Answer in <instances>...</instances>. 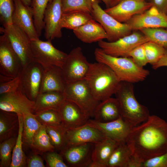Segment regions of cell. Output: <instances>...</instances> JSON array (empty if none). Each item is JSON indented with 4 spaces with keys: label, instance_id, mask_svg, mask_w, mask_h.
Instances as JSON below:
<instances>
[{
    "label": "cell",
    "instance_id": "cell-43",
    "mask_svg": "<svg viewBox=\"0 0 167 167\" xmlns=\"http://www.w3.org/2000/svg\"><path fill=\"white\" fill-rule=\"evenodd\" d=\"M142 167H167V151L161 155L144 161Z\"/></svg>",
    "mask_w": 167,
    "mask_h": 167
},
{
    "label": "cell",
    "instance_id": "cell-53",
    "mask_svg": "<svg viewBox=\"0 0 167 167\" xmlns=\"http://www.w3.org/2000/svg\"><path fill=\"white\" fill-rule=\"evenodd\" d=\"M150 1H151V0H150Z\"/></svg>",
    "mask_w": 167,
    "mask_h": 167
},
{
    "label": "cell",
    "instance_id": "cell-3",
    "mask_svg": "<svg viewBox=\"0 0 167 167\" xmlns=\"http://www.w3.org/2000/svg\"><path fill=\"white\" fill-rule=\"evenodd\" d=\"M94 54L97 62L109 66L121 82L134 84L143 81L149 74V70L138 66L131 57L112 56L100 48H96Z\"/></svg>",
    "mask_w": 167,
    "mask_h": 167
},
{
    "label": "cell",
    "instance_id": "cell-14",
    "mask_svg": "<svg viewBox=\"0 0 167 167\" xmlns=\"http://www.w3.org/2000/svg\"><path fill=\"white\" fill-rule=\"evenodd\" d=\"M23 68L20 62L4 35L0 36V74L13 78Z\"/></svg>",
    "mask_w": 167,
    "mask_h": 167
},
{
    "label": "cell",
    "instance_id": "cell-34",
    "mask_svg": "<svg viewBox=\"0 0 167 167\" xmlns=\"http://www.w3.org/2000/svg\"><path fill=\"white\" fill-rule=\"evenodd\" d=\"M45 127L51 143L55 150L61 152L67 145L65 136L66 130L61 125Z\"/></svg>",
    "mask_w": 167,
    "mask_h": 167
},
{
    "label": "cell",
    "instance_id": "cell-32",
    "mask_svg": "<svg viewBox=\"0 0 167 167\" xmlns=\"http://www.w3.org/2000/svg\"><path fill=\"white\" fill-rule=\"evenodd\" d=\"M53 0H31L32 9L35 28L40 37L44 28V14L48 5Z\"/></svg>",
    "mask_w": 167,
    "mask_h": 167
},
{
    "label": "cell",
    "instance_id": "cell-38",
    "mask_svg": "<svg viewBox=\"0 0 167 167\" xmlns=\"http://www.w3.org/2000/svg\"><path fill=\"white\" fill-rule=\"evenodd\" d=\"M143 45L148 63L153 66L162 57L165 47L150 41L144 43Z\"/></svg>",
    "mask_w": 167,
    "mask_h": 167
},
{
    "label": "cell",
    "instance_id": "cell-46",
    "mask_svg": "<svg viewBox=\"0 0 167 167\" xmlns=\"http://www.w3.org/2000/svg\"><path fill=\"white\" fill-rule=\"evenodd\" d=\"M153 6L167 15V0H151Z\"/></svg>",
    "mask_w": 167,
    "mask_h": 167
},
{
    "label": "cell",
    "instance_id": "cell-21",
    "mask_svg": "<svg viewBox=\"0 0 167 167\" xmlns=\"http://www.w3.org/2000/svg\"><path fill=\"white\" fill-rule=\"evenodd\" d=\"M65 136L67 145L95 144L106 138L98 129L88 123L76 128L66 130Z\"/></svg>",
    "mask_w": 167,
    "mask_h": 167
},
{
    "label": "cell",
    "instance_id": "cell-15",
    "mask_svg": "<svg viewBox=\"0 0 167 167\" xmlns=\"http://www.w3.org/2000/svg\"><path fill=\"white\" fill-rule=\"evenodd\" d=\"M87 123L98 129L105 137L112 139L119 143H126L132 128L122 117L106 122H100L90 119Z\"/></svg>",
    "mask_w": 167,
    "mask_h": 167
},
{
    "label": "cell",
    "instance_id": "cell-41",
    "mask_svg": "<svg viewBox=\"0 0 167 167\" xmlns=\"http://www.w3.org/2000/svg\"><path fill=\"white\" fill-rule=\"evenodd\" d=\"M45 159L49 167H67L68 165L64 161L61 153L54 151L45 153Z\"/></svg>",
    "mask_w": 167,
    "mask_h": 167
},
{
    "label": "cell",
    "instance_id": "cell-47",
    "mask_svg": "<svg viewBox=\"0 0 167 167\" xmlns=\"http://www.w3.org/2000/svg\"><path fill=\"white\" fill-rule=\"evenodd\" d=\"M167 67V47H165L164 53L159 61L152 66V68L156 69L162 67Z\"/></svg>",
    "mask_w": 167,
    "mask_h": 167
},
{
    "label": "cell",
    "instance_id": "cell-16",
    "mask_svg": "<svg viewBox=\"0 0 167 167\" xmlns=\"http://www.w3.org/2000/svg\"><path fill=\"white\" fill-rule=\"evenodd\" d=\"M94 143L67 145L60 152L68 165L75 167H89L92 161Z\"/></svg>",
    "mask_w": 167,
    "mask_h": 167
},
{
    "label": "cell",
    "instance_id": "cell-10",
    "mask_svg": "<svg viewBox=\"0 0 167 167\" xmlns=\"http://www.w3.org/2000/svg\"><path fill=\"white\" fill-rule=\"evenodd\" d=\"M89 66L81 47L72 49L62 68L66 84L85 79Z\"/></svg>",
    "mask_w": 167,
    "mask_h": 167
},
{
    "label": "cell",
    "instance_id": "cell-39",
    "mask_svg": "<svg viewBox=\"0 0 167 167\" xmlns=\"http://www.w3.org/2000/svg\"><path fill=\"white\" fill-rule=\"evenodd\" d=\"M34 114L36 119L45 126L61 125V117L58 110L50 109Z\"/></svg>",
    "mask_w": 167,
    "mask_h": 167
},
{
    "label": "cell",
    "instance_id": "cell-13",
    "mask_svg": "<svg viewBox=\"0 0 167 167\" xmlns=\"http://www.w3.org/2000/svg\"><path fill=\"white\" fill-rule=\"evenodd\" d=\"M126 23L132 30L146 28H167V15L153 5L142 13L134 15Z\"/></svg>",
    "mask_w": 167,
    "mask_h": 167
},
{
    "label": "cell",
    "instance_id": "cell-22",
    "mask_svg": "<svg viewBox=\"0 0 167 167\" xmlns=\"http://www.w3.org/2000/svg\"><path fill=\"white\" fill-rule=\"evenodd\" d=\"M66 84L61 68L53 66L44 69L40 93L49 91L63 92Z\"/></svg>",
    "mask_w": 167,
    "mask_h": 167
},
{
    "label": "cell",
    "instance_id": "cell-27",
    "mask_svg": "<svg viewBox=\"0 0 167 167\" xmlns=\"http://www.w3.org/2000/svg\"><path fill=\"white\" fill-rule=\"evenodd\" d=\"M18 114L0 110V142L17 136L19 130Z\"/></svg>",
    "mask_w": 167,
    "mask_h": 167
},
{
    "label": "cell",
    "instance_id": "cell-49",
    "mask_svg": "<svg viewBox=\"0 0 167 167\" xmlns=\"http://www.w3.org/2000/svg\"><path fill=\"white\" fill-rule=\"evenodd\" d=\"M14 78L0 74V84L7 82Z\"/></svg>",
    "mask_w": 167,
    "mask_h": 167
},
{
    "label": "cell",
    "instance_id": "cell-45",
    "mask_svg": "<svg viewBox=\"0 0 167 167\" xmlns=\"http://www.w3.org/2000/svg\"><path fill=\"white\" fill-rule=\"evenodd\" d=\"M27 167H44L43 161L37 154H34L27 159Z\"/></svg>",
    "mask_w": 167,
    "mask_h": 167
},
{
    "label": "cell",
    "instance_id": "cell-50",
    "mask_svg": "<svg viewBox=\"0 0 167 167\" xmlns=\"http://www.w3.org/2000/svg\"><path fill=\"white\" fill-rule=\"evenodd\" d=\"M102 1L105 4L107 8L112 6V4L114 0H99Z\"/></svg>",
    "mask_w": 167,
    "mask_h": 167
},
{
    "label": "cell",
    "instance_id": "cell-26",
    "mask_svg": "<svg viewBox=\"0 0 167 167\" xmlns=\"http://www.w3.org/2000/svg\"><path fill=\"white\" fill-rule=\"evenodd\" d=\"M66 99L64 94L59 91L40 93L35 100L33 113L50 109L58 110Z\"/></svg>",
    "mask_w": 167,
    "mask_h": 167
},
{
    "label": "cell",
    "instance_id": "cell-8",
    "mask_svg": "<svg viewBox=\"0 0 167 167\" xmlns=\"http://www.w3.org/2000/svg\"><path fill=\"white\" fill-rule=\"evenodd\" d=\"M92 1V10L91 14L105 30L109 42L116 41L131 33L132 30L128 24L118 22L101 8L99 0Z\"/></svg>",
    "mask_w": 167,
    "mask_h": 167
},
{
    "label": "cell",
    "instance_id": "cell-42",
    "mask_svg": "<svg viewBox=\"0 0 167 167\" xmlns=\"http://www.w3.org/2000/svg\"><path fill=\"white\" fill-rule=\"evenodd\" d=\"M129 57L139 66L143 67L148 63L143 44L134 48L130 53Z\"/></svg>",
    "mask_w": 167,
    "mask_h": 167
},
{
    "label": "cell",
    "instance_id": "cell-30",
    "mask_svg": "<svg viewBox=\"0 0 167 167\" xmlns=\"http://www.w3.org/2000/svg\"><path fill=\"white\" fill-rule=\"evenodd\" d=\"M132 152L126 143H119L112 154L107 167H126Z\"/></svg>",
    "mask_w": 167,
    "mask_h": 167
},
{
    "label": "cell",
    "instance_id": "cell-25",
    "mask_svg": "<svg viewBox=\"0 0 167 167\" xmlns=\"http://www.w3.org/2000/svg\"><path fill=\"white\" fill-rule=\"evenodd\" d=\"M118 144L116 141L106 137L95 143L92 155V161L89 167H107L108 161Z\"/></svg>",
    "mask_w": 167,
    "mask_h": 167
},
{
    "label": "cell",
    "instance_id": "cell-44",
    "mask_svg": "<svg viewBox=\"0 0 167 167\" xmlns=\"http://www.w3.org/2000/svg\"><path fill=\"white\" fill-rule=\"evenodd\" d=\"M19 76L7 82L0 84V95L15 91L20 88Z\"/></svg>",
    "mask_w": 167,
    "mask_h": 167
},
{
    "label": "cell",
    "instance_id": "cell-36",
    "mask_svg": "<svg viewBox=\"0 0 167 167\" xmlns=\"http://www.w3.org/2000/svg\"><path fill=\"white\" fill-rule=\"evenodd\" d=\"M149 40L164 47H167V28H146L139 30Z\"/></svg>",
    "mask_w": 167,
    "mask_h": 167
},
{
    "label": "cell",
    "instance_id": "cell-19",
    "mask_svg": "<svg viewBox=\"0 0 167 167\" xmlns=\"http://www.w3.org/2000/svg\"><path fill=\"white\" fill-rule=\"evenodd\" d=\"M13 0L15 10L12 16V24L23 31L31 41L39 39L30 6L24 4L21 0Z\"/></svg>",
    "mask_w": 167,
    "mask_h": 167
},
{
    "label": "cell",
    "instance_id": "cell-31",
    "mask_svg": "<svg viewBox=\"0 0 167 167\" xmlns=\"http://www.w3.org/2000/svg\"><path fill=\"white\" fill-rule=\"evenodd\" d=\"M24 130L23 134V143L30 147L35 135L43 126L36 118L32 113H28L23 115Z\"/></svg>",
    "mask_w": 167,
    "mask_h": 167
},
{
    "label": "cell",
    "instance_id": "cell-52",
    "mask_svg": "<svg viewBox=\"0 0 167 167\" xmlns=\"http://www.w3.org/2000/svg\"><path fill=\"white\" fill-rule=\"evenodd\" d=\"M121 0H114L112 4V6H113L118 3Z\"/></svg>",
    "mask_w": 167,
    "mask_h": 167
},
{
    "label": "cell",
    "instance_id": "cell-51",
    "mask_svg": "<svg viewBox=\"0 0 167 167\" xmlns=\"http://www.w3.org/2000/svg\"><path fill=\"white\" fill-rule=\"evenodd\" d=\"M24 3L25 5L30 6L31 0H21Z\"/></svg>",
    "mask_w": 167,
    "mask_h": 167
},
{
    "label": "cell",
    "instance_id": "cell-48",
    "mask_svg": "<svg viewBox=\"0 0 167 167\" xmlns=\"http://www.w3.org/2000/svg\"><path fill=\"white\" fill-rule=\"evenodd\" d=\"M143 162L132 155L128 161L126 167H142Z\"/></svg>",
    "mask_w": 167,
    "mask_h": 167
},
{
    "label": "cell",
    "instance_id": "cell-18",
    "mask_svg": "<svg viewBox=\"0 0 167 167\" xmlns=\"http://www.w3.org/2000/svg\"><path fill=\"white\" fill-rule=\"evenodd\" d=\"M34 101L28 99L18 90L0 95V109L23 115L28 113H33Z\"/></svg>",
    "mask_w": 167,
    "mask_h": 167
},
{
    "label": "cell",
    "instance_id": "cell-1",
    "mask_svg": "<svg viewBox=\"0 0 167 167\" xmlns=\"http://www.w3.org/2000/svg\"><path fill=\"white\" fill-rule=\"evenodd\" d=\"M126 143L132 155L143 162L167 151V122L160 117L150 115L132 127Z\"/></svg>",
    "mask_w": 167,
    "mask_h": 167
},
{
    "label": "cell",
    "instance_id": "cell-7",
    "mask_svg": "<svg viewBox=\"0 0 167 167\" xmlns=\"http://www.w3.org/2000/svg\"><path fill=\"white\" fill-rule=\"evenodd\" d=\"M51 41H44L39 39L31 41L34 62L44 69L53 66L62 68L68 54L55 48Z\"/></svg>",
    "mask_w": 167,
    "mask_h": 167
},
{
    "label": "cell",
    "instance_id": "cell-12",
    "mask_svg": "<svg viewBox=\"0 0 167 167\" xmlns=\"http://www.w3.org/2000/svg\"><path fill=\"white\" fill-rule=\"evenodd\" d=\"M153 5L147 0H121L115 5L104 10L118 22L126 23L134 15L142 13Z\"/></svg>",
    "mask_w": 167,
    "mask_h": 167
},
{
    "label": "cell",
    "instance_id": "cell-6",
    "mask_svg": "<svg viewBox=\"0 0 167 167\" xmlns=\"http://www.w3.org/2000/svg\"><path fill=\"white\" fill-rule=\"evenodd\" d=\"M18 57L23 68L34 61L31 40L21 29L11 24L0 28Z\"/></svg>",
    "mask_w": 167,
    "mask_h": 167
},
{
    "label": "cell",
    "instance_id": "cell-17",
    "mask_svg": "<svg viewBox=\"0 0 167 167\" xmlns=\"http://www.w3.org/2000/svg\"><path fill=\"white\" fill-rule=\"evenodd\" d=\"M63 13L62 0H53L47 6L44 18L45 37L47 40L62 36L60 24Z\"/></svg>",
    "mask_w": 167,
    "mask_h": 167
},
{
    "label": "cell",
    "instance_id": "cell-9",
    "mask_svg": "<svg viewBox=\"0 0 167 167\" xmlns=\"http://www.w3.org/2000/svg\"><path fill=\"white\" fill-rule=\"evenodd\" d=\"M149 41L142 33L134 32L113 42L101 40L98 45L105 54L116 57H130L131 51L135 47Z\"/></svg>",
    "mask_w": 167,
    "mask_h": 167
},
{
    "label": "cell",
    "instance_id": "cell-23",
    "mask_svg": "<svg viewBox=\"0 0 167 167\" xmlns=\"http://www.w3.org/2000/svg\"><path fill=\"white\" fill-rule=\"evenodd\" d=\"M73 32L78 39L86 43L98 42L107 38L106 33L102 26L93 19L73 30Z\"/></svg>",
    "mask_w": 167,
    "mask_h": 167
},
{
    "label": "cell",
    "instance_id": "cell-4",
    "mask_svg": "<svg viewBox=\"0 0 167 167\" xmlns=\"http://www.w3.org/2000/svg\"><path fill=\"white\" fill-rule=\"evenodd\" d=\"M134 91L133 83L121 81L115 94L122 118L132 127L145 121L150 115L147 107L137 100Z\"/></svg>",
    "mask_w": 167,
    "mask_h": 167
},
{
    "label": "cell",
    "instance_id": "cell-28",
    "mask_svg": "<svg viewBox=\"0 0 167 167\" xmlns=\"http://www.w3.org/2000/svg\"><path fill=\"white\" fill-rule=\"evenodd\" d=\"M93 19L91 13L81 11L63 13L60 26L63 28L74 30Z\"/></svg>",
    "mask_w": 167,
    "mask_h": 167
},
{
    "label": "cell",
    "instance_id": "cell-24",
    "mask_svg": "<svg viewBox=\"0 0 167 167\" xmlns=\"http://www.w3.org/2000/svg\"><path fill=\"white\" fill-rule=\"evenodd\" d=\"M122 117L119 101L110 97L101 101L94 112V120L100 122H106Z\"/></svg>",
    "mask_w": 167,
    "mask_h": 167
},
{
    "label": "cell",
    "instance_id": "cell-11",
    "mask_svg": "<svg viewBox=\"0 0 167 167\" xmlns=\"http://www.w3.org/2000/svg\"><path fill=\"white\" fill-rule=\"evenodd\" d=\"M44 68L35 62L22 68L19 76L20 89L30 100L35 101L40 93Z\"/></svg>",
    "mask_w": 167,
    "mask_h": 167
},
{
    "label": "cell",
    "instance_id": "cell-2",
    "mask_svg": "<svg viewBox=\"0 0 167 167\" xmlns=\"http://www.w3.org/2000/svg\"><path fill=\"white\" fill-rule=\"evenodd\" d=\"M85 79L95 97L100 101L115 94L121 82L109 66L99 62L90 63Z\"/></svg>",
    "mask_w": 167,
    "mask_h": 167
},
{
    "label": "cell",
    "instance_id": "cell-35",
    "mask_svg": "<svg viewBox=\"0 0 167 167\" xmlns=\"http://www.w3.org/2000/svg\"><path fill=\"white\" fill-rule=\"evenodd\" d=\"M16 136L8 139L0 144V167H10L12 152L15 144Z\"/></svg>",
    "mask_w": 167,
    "mask_h": 167
},
{
    "label": "cell",
    "instance_id": "cell-20",
    "mask_svg": "<svg viewBox=\"0 0 167 167\" xmlns=\"http://www.w3.org/2000/svg\"><path fill=\"white\" fill-rule=\"evenodd\" d=\"M58 110L61 117V126L66 130L83 126L90 119L79 106L67 99Z\"/></svg>",
    "mask_w": 167,
    "mask_h": 167
},
{
    "label": "cell",
    "instance_id": "cell-40",
    "mask_svg": "<svg viewBox=\"0 0 167 167\" xmlns=\"http://www.w3.org/2000/svg\"><path fill=\"white\" fill-rule=\"evenodd\" d=\"M14 10L13 0H0V19L3 27L12 24Z\"/></svg>",
    "mask_w": 167,
    "mask_h": 167
},
{
    "label": "cell",
    "instance_id": "cell-33",
    "mask_svg": "<svg viewBox=\"0 0 167 167\" xmlns=\"http://www.w3.org/2000/svg\"><path fill=\"white\" fill-rule=\"evenodd\" d=\"M30 147L40 152L55 151V147L51 143L45 126L43 125L36 134Z\"/></svg>",
    "mask_w": 167,
    "mask_h": 167
},
{
    "label": "cell",
    "instance_id": "cell-5",
    "mask_svg": "<svg viewBox=\"0 0 167 167\" xmlns=\"http://www.w3.org/2000/svg\"><path fill=\"white\" fill-rule=\"evenodd\" d=\"M63 93L66 99L79 106L90 118L94 117L101 101L95 97L85 79L66 84Z\"/></svg>",
    "mask_w": 167,
    "mask_h": 167
},
{
    "label": "cell",
    "instance_id": "cell-37",
    "mask_svg": "<svg viewBox=\"0 0 167 167\" xmlns=\"http://www.w3.org/2000/svg\"><path fill=\"white\" fill-rule=\"evenodd\" d=\"M63 13L81 11L91 14L92 10V0H62Z\"/></svg>",
    "mask_w": 167,
    "mask_h": 167
},
{
    "label": "cell",
    "instance_id": "cell-29",
    "mask_svg": "<svg viewBox=\"0 0 167 167\" xmlns=\"http://www.w3.org/2000/svg\"><path fill=\"white\" fill-rule=\"evenodd\" d=\"M19 130L15 144L13 149L12 162L10 167L27 166V159L23 150V134L24 130V117L22 114H18Z\"/></svg>",
    "mask_w": 167,
    "mask_h": 167
}]
</instances>
